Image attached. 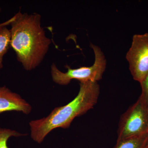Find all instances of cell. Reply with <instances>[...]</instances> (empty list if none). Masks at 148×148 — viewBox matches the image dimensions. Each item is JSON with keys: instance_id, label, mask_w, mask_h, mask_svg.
I'll return each mask as SVG.
<instances>
[{"instance_id": "obj_1", "label": "cell", "mask_w": 148, "mask_h": 148, "mask_svg": "<svg viewBox=\"0 0 148 148\" xmlns=\"http://www.w3.org/2000/svg\"><path fill=\"white\" fill-rule=\"evenodd\" d=\"M14 17L10 24V47L24 69L31 71L42 61L51 40L41 26L40 14L19 12Z\"/></svg>"}, {"instance_id": "obj_5", "label": "cell", "mask_w": 148, "mask_h": 148, "mask_svg": "<svg viewBox=\"0 0 148 148\" xmlns=\"http://www.w3.org/2000/svg\"><path fill=\"white\" fill-rule=\"evenodd\" d=\"M126 58L133 79L140 83L148 73V33L133 36Z\"/></svg>"}, {"instance_id": "obj_8", "label": "cell", "mask_w": 148, "mask_h": 148, "mask_svg": "<svg viewBox=\"0 0 148 148\" xmlns=\"http://www.w3.org/2000/svg\"><path fill=\"white\" fill-rule=\"evenodd\" d=\"M11 33L6 27L0 31V70L3 68V58L10 47Z\"/></svg>"}, {"instance_id": "obj_7", "label": "cell", "mask_w": 148, "mask_h": 148, "mask_svg": "<svg viewBox=\"0 0 148 148\" xmlns=\"http://www.w3.org/2000/svg\"><path fill=\"white\" fill-rule=\"evenodd\" d=\"M148 142L147 134L117 141L114 148H145Z\"/></svg>"}, {"instance_id": "obj_9", "label": "cell", "mask_w": 148, "mask_h": 148, "mask_svg": "<svg viewBox=\"0 0 148 148\" xmlns=\"http://www.w3.org/2000/svg\"><path fill=\"white\" fill-rule=\"evenodd\" d=\"M26 135L14 130L0 127V148H9L8 141L11 137H19Z\"/></svg>"}, {"instance_id": "obj_10", "label": "cell", "mask_w": 148, "mask_h": 148, "mask_svg": "<svg viewBox=\"0 0 148 148\" xmlns=\"http://www.w3.org/2000/svg\"><path fill=\"white\" fill-rule=\"evenodd\" d=\"M142 92L140 97L148 106V73L143 81L140 83Z\"/></svg>"}, {"instance_id": "obj_2", "label": "cell", "mask_w": 148, "mask_h": 148, "mask_svg": "<svg viewBox=\"0 0 148 148\" xmlns=\"http://www.w3.org/2000/svg\"><path fill=\"white\" fill-rule=\"evenodd\" d=\"M100 91L98 82H80L78 93L71 102L55 108L46 117L30 122L32 139L41 143L53 130L69 128L74 119L86 113L96 105Z\"/></svg>"}, {"instance_id": "obj_4", "label": "cell", "mask_w": 148, "mask_h": 148, "mask_svg": "<svg viewBox=\"0 0 148 148\" xmlns=\"http://www.w3.org/2000/svg\"><path fill=\"white\" fill-rule=\"evenodd\" d=\"M148 126V106L139 96L137 101L122 116L117 141L147 134Z\"/></svg>"}, {"instance_id": "obj_12", "label": "cell", "mask_w": 148, "mask_h": 148, "mask_svg": "<svg viewBox=\"0 0 148 148\" xmlns=\"http://www.w3.org/2000/svg\"><path fill=\"white\" fill-rule=\"evenodd\" d=\"M147 135H148V126L147 130Z\"/></svg>"}, {"instance_id": "obj_3", "label": "cell", "mask_w": 148, "mask_h": 148, "mask_svg": "<svg viewBox=\"0 0 148 148\" xmlns=\"http://www.w3.org/2000/svg\"><path fill=\"white\" fill-rule=\"evenodd\" d=\"M90 46L95 55V61L92 66L73 69L66 65L68 71L64 73L58 70L55 64H52L51 75L53 81L61 85H67L72 79H77L80 82H83L88 81L98 82L102 79L107 65L106 56L98 46L92 43L90 44Z\"/></svg>"}, {"instance_id": "obj_6", "label": "cell", "mask_w": 148, "mask_h": 148, "mask_svg": "<svg viewBox=\"0 0 148 148\" xmlns=\"http://www.w3.org/2000/svg\"><path fill=\"white\" fill-rule=\"evenodd\" d=\"M32 107L20 95L12 92L5 86L0 87V114L16 111L29 114Z\"/></svg>"}, {"instance_id": "obj_13", "label": "cell", "mask_w": 148, "mask_h": 148, "mask_svg": "<svg viewBox=\"0 0 148 148\" xmlns=\"http://www.w3.org/2000/svg\"><path fill=\"white\" fill-rule=\"evenodd\" d=\"M145 148H148V142L147 144V146H146Z\"/></svg>"}, {"instance_id": "obj_11", "label": "cell", "mask_w": 148, "mask_h": 148, "mask_svg": "<svg viewBox=\"0 0 148 148\" xmlns=\"http://www.w3.org/2000/svg\"><path fill=\"white\" fill-rule=\"evenodd\" d=\"M14 19V16L12 18H10V19H9L8 21H5V22H3V23L0 24V31L2 30L3 27H6L9 25H10L11 22Z\"/></svg>"}, {"instance_id": "obj_14", "label": "cell", "mask_w": 148, "mask_h": 148, "mask_svg": "<svg viewBox=\"0 0 148 148\" xmlns=\"http://www.w3.org/2000/svg\"><path fill=\"white\" fill-rule=\"evenodd\" d=\"M1 12V7H0V12Z\"/></svg>"}]
</instances>
